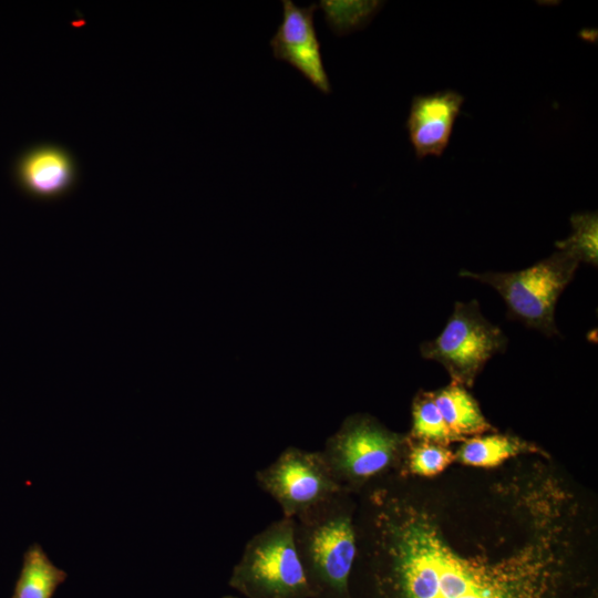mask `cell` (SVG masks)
I'll return each instance as SVG.
<instances>
[{
	"mask_svg": "<svg viewBox=\"0 0 598 598\" xmlns=\"http://www.w3.org/2000/svg\"><path fill=\"white\" fill-rule=\"evenodd\" d=\"M350 598H598L594 493L550 453L357 495Z\"/></svg>",
	"mask_w": 598,
	"mask_h": 598,
	"instance_id": "1",
	"label": "cell"
},
{
	"mask_svg": "<svg viewBox=\"0 0 598 598\" xmlns=\"http://www.w3.org/2000/svg\"><path fill=\"white\" fill-rule=\"evenodd\" d=\"M355 511L357 495L340 491L295 518V543L311 598H350Z\"/></svg>",
	"mask_w": 598,
	"mask_h": 598,
	"instance_id": "2",
	"label": "cell"
},
{
	"mask_svg": "<svg viewBox=\"0 0 598 598\" xmlns=\"http://www.w3.org/2000/svg\"><path fill=\"white\" fill-rule=\"evenodd\" d=\"M406 444L408 434L358 413L342 422L320 452L341 488L358 495L373 480L400 468Z\"/></svg>",
	"mask_w": 598,
	"mask_h": 598,
	"instance_id": "3",
	"label": "cell"
},
{
	"mask_svg": "<svg viewBox=\"0 0 598 598\" xmlns=\"http://www.w3.org/2000/svg\"><path fill=\"white\" fill-rule=\"evenodd\" d=\"M295 518L281 517L255 534L228 585L247 598H311L295 543Z\"/></svg>",
	"mask_w": 598,
	"mask_h": 598,
	"instance_id": "4",
	"label": "cell"
},
{
	"mask_svg": "<svg viewBox=\"0 0 598 598\" xmlns=\"http://www.w3.org/2000/svg\"><path fill=\"white\" fill-rule=\"evenodd\" d=\"M579 261L565 251H556L535 265L511 272H473L460 276L493 287L507 307V318L551 337L559 331L555 322L556 302L573 280Z\"/></svg>",
	"mask_w": 598,
	"mask_h": 598,
	"instance_id": "5",
	"label": "cell"
},
{
	"mask_svg": "<svg viewBox=\"0 0 598 598\" xmlns=\"http://www.w3.org/2000/svg\"><path fill=\"white\" fill-rule=\"evenodd\" d=\"M507 338L481 312L477 300L456 301L442 332L420 346L421 355L441 363L451 381L472 388L488 360L505 351Z\"/></svg>",
	"mask_w": 598,
	"mask_h": 598,
	"instance_id": "6",
	"label": "cell"
},
{
	"mask_svg": "<svg viewBox=\"0 0 598 598\" xmlns=\"http://www.w3.org/2000/svg\"><path fill=\"white\" fill-rule=\"evenodd\" d=\"M259 487L272 497L283 517L296 518L344 491L334 480L320 451L289 446L269 465L258 470Z\"/></svg>",
	"mask_w": 598,
	"mask_h": 598,
	"instance_id": "7",
	"label": "cell"
},
{
	"mask_svg": "<svg viewBox=\"0 0 598 598\" xmlns=\"http://www.w3.org/2000/svg\"><path fill=\"white\" fill-rule=\"evenodd\" d=\"M282 22L270 40L274 58L289 63L316 89L329 94L331 85L313 22L317 3L298 7L291 0H282Z\"/></svg>",
	"mask_w": 598,
	"mask_h": 598,
	"instance_id": "8",
	"label": "cell"
},
{
	"mask_svg": "<svg viewBox=\"0 0 598 598\" xmlns=\"http://www.w3.org/2000/svg\"><path fill=\"white\" fill-rule=\"evenodd\" d=\"M463 103L464 96L453 90L412 99L405 126L419 159L444 153Z\"/></svg>",
	"mask_w": 598,
	"mask_h": 598,
	"instance_id": "9",
	"label": "cell"
},
{
	"mask_svg": "<svg viewBox=\"0 0 598 598\" xmlns=\"http://www.w3.org/2000/svg\"><path fill=\"white\" fill-rule=\"evenodd\" d=\"M547 451L513 433L494 432L467 437L454 451L455 463L462 466L491 470L511 460Z\"/></svg>",
	"mask_w": 598,
	"mask_h": 598,
	"instance_id": "10",
	"label": "cell"
},
{
	"mask_svg": "<svg viewBox=\"0 0 598 598\" xmlns=\"http://www.w3.org/2000/svg\"><path fill=\"white\" fill-rule=\"evenodd\" d=\"M20 177L27 190L34 196L54 198L70 188L74 169L65 152L45 146L32 151L23 158Z\"/></svg>",
	"mask_w": 598,
	"mask_h": 598,
	"instance_id": "11",
	"label": "cell"
},
{
	"mask_svg": "<svg viewBox=\"0 0 598 598\" xmlns=\"http://www.w3.org/2000/svg\"><path fill=\"white\" fill-rule=\"evenodd\" d=\"M433 395L446 426L460 442L496 431L464 385L451 381L446 386L433 391Z\"/></svg>",
	"mask_w": 598,
	"mask_h": 598,
	"instance_id": "12",
	"label": "cell"
},
{
	"mask_svg": "<svg viewBox=\"0 0 598 598\" xmlns=\"http://www.w3.org/2000/svg\"><path fill=\"white\" fill-rule=\"evenodd\" d=\"M66 577V573L51 561L42 546L34 543L23 554L11 598H52Z\"/></svg>",
	"mask_w": 598,
	"mask_h": 598,
	"instance_id": "13",
	"label": "cell"
},
{
	"mask_svg": "<svg viewBox=\"0 0 598 598\" xmlns=\"http://www.w3.org/2000/svg\"><path fill=\"white\" fill-rule=\"evenodd\" d=\"M454 463V450L450 446L414 441L408 436L405 453L398 472L421 478H432L443 474Z\"/></svg>",
	"mask_w": 598,
	"mask_h": 598,
	"instance_id": "14",
	"label": "cell"
},
{
	"mask_svg": "<svg viewBox=\"0 0 598 598\" xmlns=\"http://www.w3.org/2000/svg\"><path fill=\"white\" fill-rule=\"evenodd\" d=\"M409 439L450 446L460 442L446 426L435 403L433 391L420 390L412 402V425Z\"/></svg>",
	"mask_w": 598,
	"mask_h": 598,
	"instance_id": "15",
	"label": "cell"
},
{
	"mask_svg": "<svg viewBox=\"0 0 598 598\" xmlns=\"http://www.w3.org/2000/svg\"><path fill=\"white\" fill-rule=\"evenodd\" d=\"M573 231L556 247L580 262L598 264V215L597 212L576 213L570 217Z\"/></svg>",
	"mask_w": 598,
	"mask_h": 598,
	"instance_id": "16",
	"label": "cell"
},
{
	"mask_svg": "<svg viewBox=\"0 0 598 598\" xmlns=\"http://www.w3.org/2000/svg\"><path fill=\"white\" fill-rule=\"evenodd\" d=\"M221 598H238L237 596H233V595H226V596H223Z\"/></svg>",
	"mask_w": 598,
	"mask_h": 598,
	"instance_id": "17",
	"label": "cell"
}]
</instances>
